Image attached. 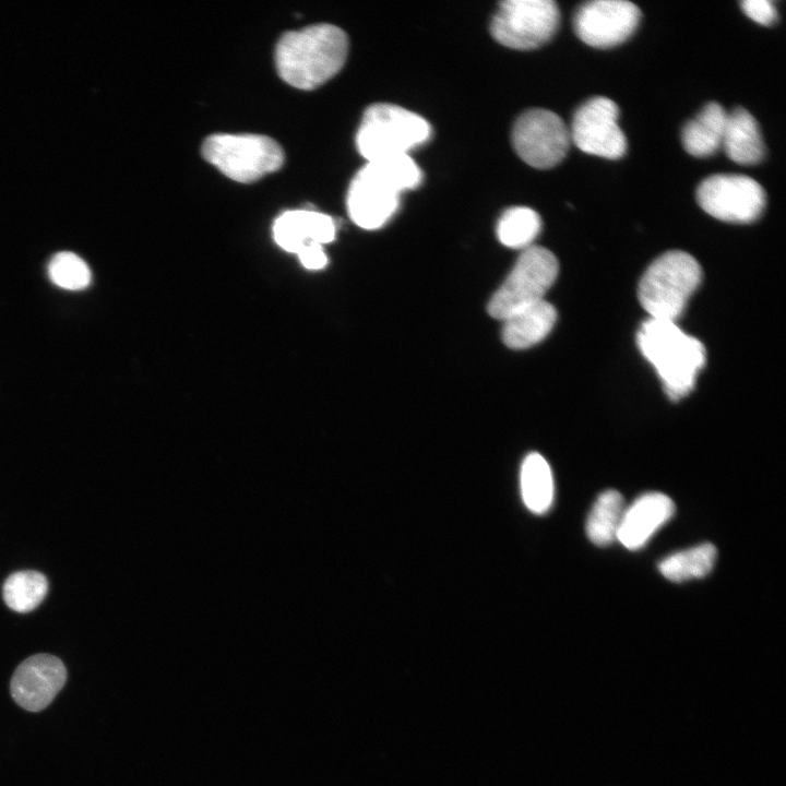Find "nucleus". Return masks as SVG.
<instances>
[{"mask_svg": "<svg viewBox=\"0 0 786 786\" xmlns=\"http://www.w3.org/2000/svg\"><path fill=\"white\" fill-rule=\"evenodd\" d=\"M348 52L346 33L332 24H315L285 33L275 49L278 75L299 90H314L337 74Z\"/></svg>", "mask_w": 786, "mask_h": 786, "instance_id": "obj_1", "label": "nucleus"}, {"mask_svg": "<svg viewBox=\"0 0 786 786\" xmlns=\"http://www.w3.org/2000/svg\"><path fill=\"white\" fill-rule=\"evenodd\" d=\"M420 180L421 171L408 154L368 162L349 184L348 215L364 229L380 228L396 212L401 192L414 189Z\"/></svg>", "mask_w": 786, "mask_h": 786, "instance_id": "obj_2", "label": "nucleus"}, {"mask_svg": "<svg viewBox=\"0 0 786 786\" xmlns=\"http://www.w3.org/2000/svg\"><path fill=\"white\" fill-rule=\"evenodd\" d=\"M638 345L656 369L670 400L691 392L706 358L698 338L686 334L674 321L650 318L638 332Z\"/></svg>", "mask_w": 786, "mask_h": 786, "instance_id": "obj_3", "label": "nucleus"}, {"mask_svg": "<svg viewBox=\"0 0 786 786\" xmlns=\"http://www.w3.org/2000/svg\"><path fill=\"white\" fill-rule=\"evenodd\" d=\"M701 278V266L691 254L668 251L653 261L641 277L639 300L650 318L675 322Z\"/></svg>", "mask_w": 786, "mask_h": 786, "instance_id": "obj_4", "label": "nucleus"}, {"mask_svg": "<svg viewBox=\"0 0 786 786\" xmlns=\"http://www.w3.org/2000/svg\"><path fill=\"white\" fill-rule=\"evenodd\" d=\"M431 134L429 122L419 115L392 104H373L362 116L357 131V150L367 162L408 154Z\"/></svg>", "mask_w": 786, "mask_h": 786, "instance_id": "obj_5", "label": "nucleus"}, {"mask_svg": "<svg viewBox=\"0 0 786 786\" xmlns=\"http://www.w3.org/2000/svg\"><path fill=\"white\" fill-rule=\"evenodd\" d=\"M202 154L226 177L243 183L278 170L284 163L281 145L261 134H213L203 142Z\"/></svg>", "mask_w": 786, "mask_h": 786, "instance_id": "obj_6", "label": "nucleus"}, {"mask_svg": "<svg viewBox=\"0 0 786 786\" xmlns=\"http://www.w3.org/2000/svg\"><path fill=\"white\" fill-rule=\"evenodd\" d=\"M559 271L558 260L548 249L531 246L523 250L510 274L492 295L487 310L504 321L517 311L544 300Z\"/></svg>", "mask_w": 786, "mask_h": 786, "instance_id": "obj_7", "label": "nucleus"}, {"mask_svg": "<svg viewBox=\"0 0 786 786\" xmlns=\"http://www.w3.org/2000/svg\"><path fill=\"white\" fill-rule=\"evenodd\" d=\"M559 22L560 12L552 0H505L499 3L490 33L505 47L531 50L546 44Z\"/></svg>", "mask_w": 786, "mask_h": 786, "instance_id": "obj_8", "label": "nucleus"}, {"mask_svg": "<svg viewBox=\"0 0 786 786\" xmlns=\"http://www.w3.org/2000/svg\"><path fill=\"white\" fill-rule=\"evenodd\" d=\"M699 205L711 216L727 223H752L762 214L766 196L754 179L737 174L705 178L698 187Z\"/></svg>", "mask_w": 786, "mask_h": 786, "instance_id": "obj_9", "label": "nucleus"}, {"mask_svg": "<svg viewBox=\"0 0 786 786\" xmlns=\"http://www.w3.org/2000/svg\"><path fill=\"white\" fill-rule=\"evenodd\" d=\"M516 154L529 166L548 169L567 155L571 136L564 121L553 111L534 108L524 111L512 129Z\"/></svg>", "mask_w": 786, "mask_h": 786, "instance_id": "obj_10", "label": "nucleus"}, {"mask_svg": "<svg viewBox=\"0 0 786 786\" xmlns=\"http://www.w3.org/2000/svg\"><path fill=\"white\" fill-rule=\"evenodd\" d=\"M617 104L604 96L592 97L574 112L570 136L582 152L608 159L621 158L627 139L618 124Z\"/></svg>", "mask_w": 786, "mask_h": 786, "instance_id": "obj_11", "label": "nucleus"}, {"mask_svg": "<svg viewBox=\"0 0 786 786\" xmlns=\"http://www.w3.org/2000/svg\"><path fill=\"white\" fill-rule=\"evenodd\" d=\"M641 19L639 7L627 0H594L583 3L574 14L576 36L586 45L605 49L626 41Z\"/></svg>", "mask_w": 786, "mask_h": 786, "instance_id": "obj_12", "label": "nucleus"}, {"mask_svg": "<svg viewBox=\"0 0 786 786\" xmlns=\"http://www.w3.org/2000/svg\"><path fill=\"white\" fill-rule=\"evenodd\" d=\"M67 680L63 663L50 654H36L15 669L10 690L13 700L29 712L47 707Z\"/></svg>", "mask_w": 786, "mask_h": 786, "instance_id": "obj_13", "label": "nucleus"}, {"mask_svg": "<svg viewBox=\"0 0 786 786\" xmlns=\"http://www.w3.org/2000/svg\"><path fill=\"white\" fill-rule=\"evenodd\" d=\"M675 513V503L662 492H647L626 508L617 539L628 549L642 548Z\"/></svg>", "mask_w": 786, "mask_h": 786, "instance_id": "obj_14", "label": "nucleus"}, {"mask_svg": "<svg viewBox=\"0 0 786 786\" xmlns=\"http://www.w3.org/2000/svg\"><path fill=\"white\" fill-rule=\"evenodd\" d=\"M722 146L727 156L740 165H755L764 158L760 127L747 109L737 107L727 112Z\"/></svg>", "mask_w": 786, "mask_h": 786, "instance_id": "obj_15", "label": "nucleus"}, {"mask_svg": "<svg viewBox=\"0 0 786 786\" xmlns=\"http://www.w3.org/2000/svg\"><path fill=\"white\" fill-rule=\"evenodd\" d=\"M557 320L555 307L546 300L531 305L504 320L503 343L513 349H524L543 341Z\"/></svg>", "mask_w": 786, "mask_h": 786, "instance_id": "obj_16", "label": "nucleus"}, {"mask_svg": "<svg viewBox=\"0 0 786 786\" xmlns=\"http://www.w3.org/2000/svg\"><path fill=\"white\" fill-rule=\"evenodd\" d=\"M726 118L727 112L718 103H707L682 128L684 150L695 157H707L717 152L723 144Z\"/></svg>", "mask_w": 786, "mask_h": 786, "instance_id": "obj_17", "label": "nucleus"}, {"mask_svg": "<svg viewBox=\"0 0 786 786\" xmlns=\"http://www.w3.org/2000/svg\"><path fill=\"white\" fill-rule=\"evenodd\" d=\"M521 493L527 509L543 514L553 500V479L548 462L539 453H529L520 474Z\"/></svg>", "mask_w": 786, "mask_h": 786, "instance_id": "obj_18", "label": "nucleus"}, {"mask_svg": "<svg viewBox=\"0 0 786 786\" xmlns=\"http://www.w3.org/2000/svg\"><path fill=\"white\" fill-rule=\"evenodd\" d=\"M624 510V500L620 492L614 489L602 492L586 520L588 539L599 547L610 545L617 539Z\"/></svg>", "mask_w": 786, "mask_h": 786, "instance_id": "obj_19", "label": "nucleus"}, {"mask_svg": "<svg viewBox=\"0 0 786 786\" xmlns=\"http://www.w3.org/2000/svg\"><path fill=\"white\" fill-rule=\"evenodd\" d=\"M716 557V547L704 543L666 557L659 562L658 570L672 582L700 579L711 572Z\"/></svg>", "mask_w": 786, "mask_h": 786, "instance_id": "obj_20", "label": "nucleus"}, {"mask_svg": "<svg viewBox=\"0 0 786 786\" xmlns=\"http://www.w3.org/2000/svg\"><path fill=\"white\" fill-rule=\"evenodd\" d=\"M541 230L537 212L526 206H513L503 212L497 225V236L502 245L512 249H527L533 246Z\"/></svg>", "mask_w": 786, "mask_h": 786, "instance_id": "obj_21", "label": "nucleus"}, {"mask_svg": "<svg viewBox=\"0 0 786 786\" xmlns=\"http://www.w3.org/2000/svg\"><path fill=\"white\" fill-rule=\"evenodd\" d=\"M48 591L46 576L34 570L12 573L3 583L2 595L8 607L17 612L35 609Z\"/></svg>", "mask_w": 786, "mask_h": 786, "instance_id": "obj_22", "label": "nucleus"}, {"mask_svg": "<svg viewBox=\"0 0 786 786\" xmlns=\"http://www.w3.org/2000/svg\"><path fill=\"white\" fill-rule=\"evenodd\" d=\"M319 212L293 210L279 215L273 226L274 239L284 250L298 253L309 242H314Z\"/></svg>", "mask_w": 786, "mask_h": 786, "instance_id": "obj_23", "label": "nucleus"}, {"mask_svg": "<svg viewBox=\"0 0 786 786\" xmlns=\"http://www.w3.org/2000/svg\"><path fill=\"white\" fill-rule=\"evenodd\" d=\"M50 281L64 289L80 290L87 287L92 274L86 262L73 252L62 251L52 257L48 264Z\"/></svg>", "mask_w": 786, "mask_h": 786, "instance_id": "obj_24", "label": "nucleus"}, {"mask_svg": "<svg viewBox=\"0 0 786 786\" xmlns=\"http://www.w3.org/2000/svg\"><path fill=\"white\" fill-rule=\"evenodd\" d=\"M740 5L743 13L758 24L770 26L777 21L776 8L770 0H745Z\"/></svg>", "mask_w": 786, "mask_h": 786, "instance_id": "obj_25", "label": "nucleus"}, {"mask_svg": "<svg viewBox=\"0 0 786 786\" xmlns=\"http://www.w3.org/2000/svg\"><path fill=\"white\" fill-rule=\"evenodd\" d=\"M297 254L302 265L310 270L323 269L327 263L322 246L315 242L307 243Z\"/></svg>", "mask_w": 786, "mask_h": 786, "instance_id": "obj_26", "label": "nucleus"}]
</instances>
